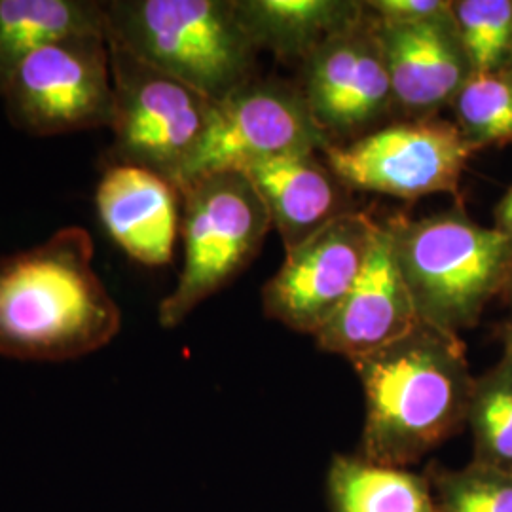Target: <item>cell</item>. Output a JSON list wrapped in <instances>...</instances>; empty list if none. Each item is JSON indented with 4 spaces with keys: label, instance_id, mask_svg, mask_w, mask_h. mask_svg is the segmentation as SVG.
<instances>
[{
    "label": "cell",
    "instance_id": "obj_17",
    "mask_svg": "<svg viewBox=\"0 0 512 512\" xmlns=\"http://www.w3.org/2000/svg\"><path fill=\"white\" fill-rule=\"evenodd\" d=\"M107 33L105 2L0 0V86L27 55L78 35Z\"/></svg>",
    "mask_w": 512,
    "mask_h": 512
},
{
    "label": "cell",
    "instance_id": "obj_18",
    "mask_svg": "<svg viewBox=\"0 0 512 512\" xmlns=\"http://www.w3.org/2000/svg\"><path fill=\"white\" fill-rule=\"evenodd\" d=\"M327 488L332 512H440L427 478L363 456L334 458Z\"/></svg>",
    "mask_w": 512,
    "mask_h": 512
},
{
    "label": "cell",
    "instance_id": "obj_14",
    "mask_svg": "<svg viewBox=\"0 0 512 512\" xmlns=\"http://www.w3.org/2000/svg\"><path fill=\"white\" fill-rule=\"evenodd\" d=\"M181 192L139 165H103L95 207L112 241L135 262L158 268L173 260L181 232Z\"/></svg>",
    "mask_w": 512,
    "mask_h": 512
},
{
    "label": "cell",
    "instance_id": "obj_9",
    "mask_svg": "<svg viewBox=\"0 0 512 512\" xmlns=\"http://www.w3.org/2000/svg\"><path fill=\"white\" fill-rule=\"evenodd\" d=\"M475 150L458 124L431 116L376 129L348 145L330 143L323 154L346 188L418 200L458 192Z\"/></svg>",
    "mask_w": 512,
    "mask_h": 512
},
{
    "label": "cell",
    "instance_id": "obj_22",
    "mask_svg": "<svg viewBox=\"0 0 512 512\" xmlns=\"http://www.w3.org/2000/svg\"><path fill=\"white\" fill-rule=\"evenodd\" d=\"M440 512H512V471L473 461L433 476Z\"/></svg>",
    "mask_w": 512,
    "mask_h": 512
},
{
    "label": "cell",
    "instance_id": "obj_25",
    "mask_svg": "<svg viewBox=\"0 0 512 512\" xmlns=\"http://www.w3.org/2000/svg\"><path fill=\"white\" fill-rule=\"evenodd\" d=\"M507 348L512 349V325L507 332Z\"/></svg>",
    "mask_w": 512,
    "mask_h": 512
},
{
    "label": "cell",
    "instance_id": "obj_8",
    "mask_svg": "<svg viewBox=\"0 0 512 512\" xmlns=\"http://www.w3.org/2000/svg\"><path fill=\"white\" fill-rule=\"evenodd\" d=\"M332 143L311 116L302 90L253 80L215 103L207 128L177 181L184 186L287 154H315Z\"/></svg>",
    "mask_w": 512,
    "mask_h": 512
},
{
    "label": "cell",
    "instance_id": "obj_3",
    "mask_svg": "<svg viewBox=\"0 0 512 512\" xmlns=\"http://www.w3.org/2000/svg\"><path fill=\"white\" fill-rule=\"evenodd\" d=\"M107 38L220 103L255 80V42L234 0H107Z\"/></svg>",
    "mask_w": 512,
    "mask_h": 512
},
{
    "label": "cell",
    "instance_id": "obj_13",
    "mask_svg": "<svg viewBox=\"0 0 512 512\" xmlns=\"http://www.w3.org/2000/svg\"><path fill=\"white\" fill-rule=\"evenodd\" d=\"M372 16V14H370ZM376 31L384 48L395 107L412 120L431 118L454 101L471 74L458 27L448 14L416 23H380Z\"/></svg>",
    "mask_w": 512,
    "mask_h": 512
},
{
    "label": "cell",
    "instance_id": "obj_20",
    "mask_svg": "<svg viewBox=\"0 0 512 512\" xmlns=\"http://www.w3.org/2000/svg\"><path fill=\"white\" fill-rule=\"evenodd\" d=\"M458 128L475 148L512 141V73H471L454 97Z\"/></svg>",
    "mask_w": 512,
    "mask_h": 512
},
{
    "label": "cell",
    "instance_id": "obj_15",
    "mask_svg": "<svg viewBox=\"0 0 512 512\" xmlns=\"http://www.w3.org/2000/svg\"><path fill=\"white\" fill-rule=\"evenodd\" d=\"M287 251L349 213L346 186L315 154H287L243 169Z\"/></svg>",
    "mask_w": 512,
    "mask_h": 512
},
{
    "label": "cell",
    "instance_id": "obj_26",
    "mask_svg": "<svg viewBox=\"0 0 512 512\" xmlns=\"http://www.w3.org/2000/svg\"><path fill=\"white\" fill-rule=\"evenodd\" d=\"M507 69H509V71H511V73H512V54H511V61H509V65H507Z\"/></svg>",
    "mask_w": 512,
    "mask_h": 512
},
{
    "label": "cell",
    "instance_id": "obj_19",
    "mask_svg": "<svg viewBox=\"0 0 512 512\" xmlns=\"http://www.w3.org/2000/svg\"><path fill=\"white\" fill-rule=\"evenodd\" d=\"M467 421L475 439V461L512 471V349L475 380Z\"/></svg>",
    "mask_w": 512,
    "mask_h": 512
},
{
    "label": "cell",
    "instance_id": "obj_27",
    "mask_svg": "<svg viewBox=\"0 0 512 512\" xmlns=\"http://www.w3.org/2000/svg\"><path fill=\"white\" fill-rule=\"evenodd\" d=\"M511 281H512V277H511Z\"/></svg>",
    "mask_w": 512,
    "mask_h": 512
},
{
    "label": "cell",
    "instance_id": "obj_1",
    "mask_svg": "<svg viewBox=\"0 0 512 512\" xmlns=\"http://www.w3.org/2000/svg\"><path fill=\"white\" fill-rule=\"evenodd\" d=\"M92 236L65 226L31 249L0 256V355L65 363L109 346L122 311L93 268Z\"/></svg>",
    "mask_w": 512,
    "mask_h": 512
},
{
    "label": "cell",
    "instance_id": "obj_10",
    "mask_svg": "<svg viewBox=\"0 0 512 512\" xmlns=\"http://www.w3.org/2000/svg\"><path fill=\"white\" fill-rule=\"evenodd\" d=\"M378 226L365 211H349L287 251L279 272L262 287L264 313L315 336L359 279Z\"/></svg>",
    "mask_w": 512,
    "mask_h": 512
},
{
    "label": "cell",
    "instance_id": "obj_23",
    "mask_svg": "<svg viewBox=\"0 0 512 512\" xmlns=\"http://www.w3.org/2000/svg\"><path fill=\"white\" fill-rule=\"evenodd\" d=\"M366 10L380 23H416L450 12L446 0H368Z\"/></svg>",
    "mask_w": 512,
    "mask_h": 512
},
{
    "label": "cell",
    "instance_id": "obj_11",
    "mask_svg": "<svg viewBox=\"0 0 512 512\" xmlns=\"http://www.w3.org/2000/svg\"><path fill=\"white\" fill-rule=\"evenodd\" d=\"M302 93L330 139L370 128L395 105L384 48L368 10L304 61Z\"/></svg>",
    "mask_w": 512,
    "mask_h": 512
},
{
    "label": "cell",
    "instance_id": "obj_21",
    "mask_svg": "<svg viewBox=\"0 0 512 512\" xmlns=\"http://www.w3.org/2000/svg\"><path fill=\"white\" fill-rule=\"evenodd\" d=\"M452 16L471 73L507 69L512 54V0H459Z\"/></svg>",
    "mask_w": 512,
    "mask_h": 512
},
{
    "label": "cell",
    "instance_id": "obj_5",
    "mask_svg": "<svg viewBox=\"0 0 512 512\" xmlns=\"http://www.w3.org/2000/svg\"><path fill=\"white\" fill-rule=\"evenodd\" d=\"M184 264L175 289L158 308L175 329L207 298L230 285L260 253L272 230L268 209L241 171L215 173L181 190Z\"/></svg>",
    "mask_w": 512,
    "mask_h": 512
},
{
    "label": "cell",
    "instance_id": "obj_7",
    "mask_svg": "<svg viewBox=\"0 0 512 512\" xmlns=\"http://www.w3.org/2000/svg\"><path fill=\"white\" fill-rule=\"evenodd\" d=\"M0 99L8 122L35 137L110 129L114 84L107 33L63 38L27 55L0 86Z\"/></svg>",
    "mask_w": 512,
    "mask_h": 512
},
{
    "label": "cell",
    "instance_id": "obj_6",
    "mask_svg": "<svg viewBox=\"0 0 512 512\" xmlns=\"http://www.w3.org/2000/svg\"><path fill=\"white\" fill-rule=\"evenodd\" d=\"M107 40L114 120L110 126L112 143L101 165H139L177 186L215 103Z\"/></svg>",
    "mask_w": 512,
    "mask_h": 512
},
{
    "label": "cell",
    "instance_id": "obj_2",
    "mask_svg": "<svg viewBox=\"0 0 512 512\" xmlns=\"http://www.w3.org/2000/svg\"><path fill=\"white\" fill-rule=\"evenodd\" d=\"M349 363L365 393L363 458L408 467L467 421L475 380L458 334L421 321L401 340Z\"/></svg>",
    "mask_w": 512,
    "mask_h": 512
},
{
    "label": "cell",
    "instance_id": "obj_16",
    "mask_svg": "<svg viewBox=\"0 0 512 512\" xmlns=\"http://www.w3.org/2000/svg\"><path fill=\"white\" fill-rule=\"evenodd\" d=\"M234 6L258 50L302 63L366 16L365 2L357 0H234Z\"/></svg>",
    "mask_w": 512,
    "mask_h": 512
},
{
    "label": "cell",
    "instance_id": "obj_24",
    "mask_svg": "<svg viewBox=\"0 0 512 512\" xmlns=\"http://www.w3.org/2000/svg\"><path fill=\"white\" fill-rule=\"evenodd\" d=\"M495 228L512 238V186L495 209Z\"/></svg>",
    "mask_w": 512,
    "mask_h": 512
},
{
    "label": "cell",
    "instance_id": "obj_12",
    "mask_svg": "<svg viewBox=\"0 0 512 512\" xmlns=\"http://www.w3.org/2000/svg\"><path fill=\"white\" fill-rule=\"evenodd\" d=\"M420 323L393 255L391 234L380 222L359 279L315 334L317 348L353 361L401 340Z\"/></svg>",
    "mask_w": 512,
    "mask_h": 512
},
{
    "label": "cell",
    "instance_id": "obj_4",
    "mask_svg": "<svg viewBox=\"0 0 512 512\" xmlns=\"http://www.w3.org/2000/svg\"><path fill=\"white\" fill-rule=\"evenodd\" d=\"M404 285L423 323L459 334L512 277V238L458 209L385 220Z\"/></svg>",
    "mask_w": 512,
    "mask_h": 512
}]
</instances>
